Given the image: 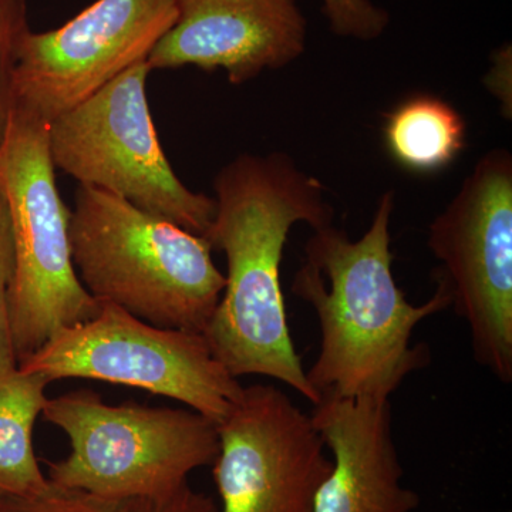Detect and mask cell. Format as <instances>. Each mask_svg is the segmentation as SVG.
I'll list each match as a JSON object with an SVG mask.
<instances>
[{
	"label": "cell",
	"instance_id": "4fadbf2b",
	"mask_svg": "<svg viewBox=\"0 0 512 512\" xmlns=\"http://www.w3.org/2000/svg\"><path fill=\"white\" fill-rule=\"evenodd\" d=\"M50 382L0 359V497H36L49 490L33 448V429L47 403Z\"/></svg>",
	"mask_w": 512,
	"mask_h": 512
},
{
	"label": "cell",
	"instance_id": "5bb4252c",
	"mask_svg": "<svg viewBox=\"0 0 512 512\" xmlns=\"http://www.w3.org/2000/svg\"><path fill=\"white\" fill-rule=\"evenodd\" d=\"M383 136L387 153L404 170L437 173L464 150L466 121L447 101L417 94L387 114Z\"/></svg>",
	"mask_w": 512,
	"mask_h": 512
},
{
	"label": "cell",
	"instance_id": "2e32d148",
	"mask_svg": "<svg viewBox=\"0 0 512 512\" xmlns=\"http://www.w3.org/2000/svg\"><path fill=\"white\" fill-rule=\"evenodd\" d=\"M30 32L28 0H0V138L15 107L16 66Z\"/></svg>",
	"mask_w": 512,
	"mask_h": 512
},
{
	"label": "cell",
	"instance_id": "277c9868",
	"mask_svg": "<svg viewBox=\"0 0 512 512\" xmlns=\"http://www.w3.org/2000/svg\"><path fill=\"white\" fill-rule=\"evenodd\" d=\"M43 419L62 430L70 451L49 463L50 484L103 498L177 493L220 450L218 424L191 409L109 404L93 390L47 399Z\"/></svg>",
	"mask_w": 512,
	"mask_h": 512
},
{
	"label": "cell",
	"instance_id": "9c48e42d",
	"mask_svg": "<svg viewBox=\"0 0 512 512\" xmlns=\"http://www.w3.org/2000/svg\"><path fill=\"white\" fill-rule=\"evenodd\" d=\"M177 15V0H96L60 28L32 30L16 66L13 109L50 123L147 62Z\"/></svg>",
	"mask_w": 512,
	"mask_h": 512
},
{
	"label": "cell",
	"instance_id": "6da1fadb",
	"mask_svg": "<svg viewBox=\"0 0 512 512\" xmlns=\"http://www.w3.org/2000/svg\"><path fill=\"white\" fill-rule=\"evenodd\" d=\"M214 190L215 215L205 238L224 252L227 275L205 339L237 379L271 377L318 404L293 346L281 264L293 225L332 224L323 185L285 154H244L222 168Z\"/></svg>",
	"mask_w": 512,
	"mask_h": 512
},
{
	"label": "cell",
	"instance_id": "52a82bcc",
	"mask_svg": "<svg viewBox=\"0 0 512 512\" xmlns=\"http://www.w3.org/2000/svg\"><path fill=\"white\" fill-rule=\"evenodd\" d=\"M19 367L50 382L90 379L146 390L217 424L244 390L204 333L158 328L110 303H100L94 318L57 333Z\"/></svg>",
	"mask_w": 512,
	"mask_h": 512
},
{
	"label": "cell",
	"instance_id": "ac0fdd59",
	"mask_svg": "<svg viewBox=\"0 0 512 512\" xmlns=\"http://www.w3.org/2000/svg\"><path fill=\"white\" fill-rule=\"evenodd\" d=\"M13 239L5 198L0 192V359L15 357L10 336V292H12Z\"/></svg>",
	"mask_w": 512,
	"mask_h": 512
},
{
	"label": "cell",
	"instance_id": "9a60e30c",
	"mask_svg": "<svg viewBox=\"0 0 512 512\" xmlns=\"http://www.w3.org/2000/svg\"><path fill=\"white\" fill-rule=\"evenodd\" d=\"M0 512H218V507L190 484L158 498H103L50 484L36 497H0Z\"/></svg>",
	"mask_w": 512,
	"mask_h": 512
},
{
	"label": "cell",
	"instance_id": "ba28073f",
	"mask_svg": "<svg viewBox=\"0 0 512 512\" xmlns=\"http://www.w3.org/2000/svg\"><path fill=\"white\" fill-rule=\"evenodd\" d=\"M427 244L441 262L436 282L467 323L478 365L512 380V158L493 150L481 158Z\"/></svg>",
	"mask_w": 512,
	"mask_h": 512
},
{
	"label": "cell",
	"instance_id": "e0dca14e",
	"mask_svg": "<svg viewBox=\"0 0 512 512\" xmlns=\"http://www.w3.org/2000/svg\"><path fill=\"white\" fill-rule=\"evenodd\" d=\"M322 5L330 29L339 36L372 40L389 25L386 10L377 8L370 0H322Z\"/></svg>",
	"mask_w": 512,
	"mask_h": 512
},
{
	"label": "cell",
	"instance_id": "8992f818",
	"mask_svg": "<svg viewBox=\"0 0 512 512\" xmlns=\"http://www.w3.org/2000/svg\"><path fill=\"white\" fill-rule=\"evenodd\" d=\"M147 62L101 87L49 123L56 170L204 237L215 200L191 191L168 163L147 99Z\"/></svg>",
	"mask_w": 512,
	"mask_h": 512
},
{
	"label": "cell",
	"instance_id": "7c38bea8",
	"mask_svg": "<svg viewBox=\"0 0 512 512\" xmlns=\"http://www.w3.org/2000/svg\"><path fill=\"white\" fill-rule=\"evenodd\" d=\"M311 419L332 454L313 512H413L420 497L403 485L389 400L325 397Z\"/></svg>",
	"mask_w": 512,
	"mask_h": 512
},
{
	"label": "cell",
	"instance_id": "30bf717a",
	"mask_svg": "<svg viewBox=\"0 0 512 512\" xmlns=\"http://www.w3.org/2000/svg\"><path fill=\"white\" fill-rule=\"evenodd\" d=\"M218 512H313L332 458L311 416L272 384L244 387L218 423Z\"/></svg>",
	"mask_w": 512,
	"mask_h": 512
},
{
	"label": "cell",
	"instance_id": "5b68a950",
	"mask_svg": "<svg viewBox=\"0 0 512 512\" xmlns=\"http://www.w3.org/2000/svg\"><path fill=\"white\" fill-rule=\"evenodd\" d=\"M0 192L13 239L10 336L18 363L62 330L94 318L100 303L73 264L70 210L56 184L49 123L13 109L0 138Z\"/></svg>",
	"mask_w": 512,
	"mask_h": 512
},
{
	"label": "cell",
	"instance_id": "8fae6325",
	"mask_svg": "<svg viewBox=\"0 0 512 512\" xmlns=\"http://www.w3.org/2000/svg\"><path fill=\"white\" fill-rule=\"evenodd\" d=\"M178 15L147 64L225 70L232 84L281 69L305 50L306 22L295 0H177Z\"/></svg>",
	"mask_w": 512,
	"mask_h": 512
},
{
	"label": "cell",
	"instance_id": "3957f363",
	"mask_svg": "<svg viewBox=\"0 0 512 512\" xmlns=\"http://www.w3.org/2000/svg\"><path fill=\"white\" fill-rule=\"evenodd\" d=\"M73 264L86 291L158 326L204 333L225 288L207 238L79 185L70 211Z\"/></svg>",
	"mask_w": 512,
	"mask_h": 512
},
{
	"label": "cell",
	"instance_id": "7a4b0ae2",
	"mask_svg": "<svg viewBox=\"0 0 512 512\" xmlns=\"http://www.w3.org/2000/svg\"><path fill=\"white\" fill-rule=\"evenodd\" d=\"M394 192H384L372 224L352 241L333 227L313 229L292 292L318 316L320 350L306 379L320 399L390 400L407 376L429 365V349L412 346L414 329L450 308L437 282L433 298L412 305L393 275L390 221Z\"/></svg>",
	"mask_w": 512,
	"mask_h": 512
}]
</instances>
